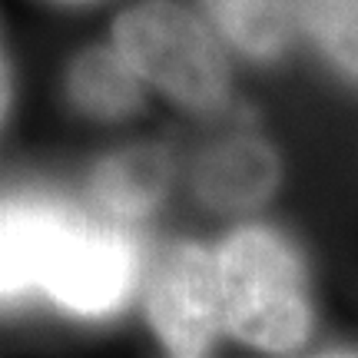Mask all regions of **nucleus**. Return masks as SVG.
<instances>
[{"mask_svg": "<svg viewBox=\"0 0 358 358\" xmlns=\"http://www.w3.org/2000/svg\"><path fill=\"white\" fill-rule=\"evenodd\" d=\"M136 272L140 252L127 229L53 199H0V302L40 292L100 319L123 308Z\"/></svg>", "mask_w": 358, "mask_h": 358, "instance_id": "f257e3e1", "label": "nucleus"}, {"mask_svg": "<svg viewBox=\"0 0 358 358\" xmlns=\"http://www.w3.org/2000/svg\"><path fill=\"white\" fill-rule=\"evenodd\" d=\"M222 322L243 342L266 352H292L308 335L302 266L268 229H239L216 256Z\"/></svg>", "mask_w": 358, "mask_h": 358, "instance_id": "f03ea898", "label": "nucleus"}, {"mask_svg": "<svg viewBox=\"0 0 358 358\" xmlns=\"http://www.w3.org/2000/svg\"><path fill=\"white\" fill-rule=\"evenodd\" d=\"M113 47L143 80L189 110H216L226 100V60L216 37L186 7L146 0L113 27Z\"/></svg>", "mask_w": 358, "mask_h": 358, "instance_id": "7ed1b4c3", "label": "nucleus"}, {"mask_svg": "<svg viewBox=\"0 0 358 358\" xmlns=\"http://www.w3.org/2000/svg\"><path fill=\"white\" fill-rule=\"evenodd\" d=\"M150 315L159 338L176 355H206L222 322L216 259L199 245H179L156 268Z\"/></svg>", "mask_w": 358, "mask_h": 358, "instance_id": "20e7f679", "label": "nucleus"}, {"mask_svg": "<svg viewBox=\"0 0 358 358\" xmlns=\"http://www.w3.org/2000/svg\"><path fill=\"white\" fill-rule=\"evenodd\" d=\"M275 159L256 140H229L196 169V186L209 206L216 209H245L266 199L275 182Z\"/></svg>", "mask_w": 358, "mask_h": 358, "instance_id": "39448f33", "label": "nucleus"}, {"mask_svg": "<svg viewBox=\"0 0 358 358\" xmlns=\"http://www.w3.org/2000/svg\"><path fill=\"white\" fill-rule=\"evenodd\" d=\"M70 96L87 113L116 120L140 106V73L120 57L116 47L90 50L70 73Z\"/></svg>", "mask_w": 358, "mask_h": 358, "instance_id": "423d86ee", "label": "nucleus"}, {"mask_svg": "<svg viewBox=\"0 0 358 358\" xmlns=\"http://www.w3.org/2000/svg\"><path fill=\"white\" fill-rule=\"evenodd\" d=\"M222 34L249 57H275L292 37V13L285 0H206Z\"/></svg>", "mask_w": 358, "mask_h": 358, "instance_id": "0eeeda50", "label": "nucleus"}, {"mask_svg": "<svg viewBox=\"0 0 358 358\" xmlns=\"http://www.w3.org/2000/svg\"><path fill=\"white\" fill-rule=\"evenodd\" d=\"M96 203L116 219L150 213L163 192V159L153 153H129L103 163L93 179Z\"/></svg>", "mask_w": 358, "mask_h": 358, "instance_id": "6e6552de", "label": "nucleus"}, {"mask_svg": "<svg viewBox=\"0 0 358 358\" xmlns=\"http://www.w3.org/2000/svg\"><path fill=\"white\" fill-rule=\"evenodd\" d=\"M285 7L335 64L358 77V0H285Z\"/></svg>", "mask_w": 358, "mask_h": 358, "instance_id": "1a4fd4ad", "label": "nucleus"}, {"mask_svg": "<svg viewBox=\"0 0 358 358\" xmlns=\"http://www.w3.org/2000/svg\"><path fill=\"white\" fill-rule=\"evenodd\" d=\"M7 106H10V70H7V60L0 53V120L7 113Z\"/></svg>", "mask_w": 358, "mask_h": 358, "instance_id": "9d476101", "label": "nucleus"}, {"mask_svg": "<svg viewBox=\"0 0 358 358\" xmlns=\"http://www.w3.org/2000/svg\"><path fill=\"white\" fill-rule=\"evenodd\" d=\"M70 3H83V0H70Z\"/></svg>", "mask_w": 358, "mask_h": 358, "instance_id": "9b49d317", "label": "nucleus"}]
</instances>
